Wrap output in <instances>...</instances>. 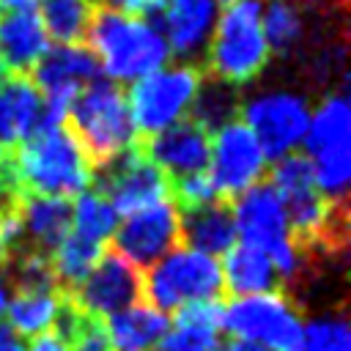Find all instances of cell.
I'll return each mask as SVG.
<instances>
[{"mask_svg":"<svg viewBox=\"0 0 351 351\" xmlns=\"http://www.w3.org/2000/svg\"><path fill=\"white\" fill-rule=\"evenodd\" d=\"M178 230H181V247L217 258L228 252L236 241L233 206L225 200H214L200 208L178 211Z\"/></svg>","mask_w":351,"mask_h":351,"instance_id":"20","label":"cell"},{"mask_svg":"<svg viewBox=\"0 0 351 351\" xmlns=\"http://www.w3.org/2000/svg\"><path fill=\"white\" fill-rule=\"evenodd\" d=\"M11 302V288H8V280L0 274V318L5 315V307Z\"/></svg>","mask_w":351,"mask_h":351,"instance_id":"37","label":"cell"},{"mask_svg":"<svg viewBox=\"0 0 351 351\" xmlns=\"http://www.w3.org/2000/svg\"><path fill=\"white\" fill-rule=\"evenodd\" d=\"M36 14L58 47L85 44V30L90 22L88 0H36Z\"/></svg>","mask_w":351,"mask_h":351,"instance_id":"25","label":"cell"},{"mask_svg":"<svg viewBox=\"0 0 351 351\" xmlns=\"http://www.w3.org/2000/svg\"><path fill=\"white\" fill-rule=\"evenodd\" d=\"M304 8H318V11H346V0H299Z\"/></svg>","mask_w":351,"mask_h":351,"instance_id":"36","label":"cell"},{"mask_svg":"<svg viewBox=\"0 0 351 351\" xmlns=\"http://www.w3.org/2000/svg\"><path fill=\"white\" fill-rule=\"evenodd\" d=\"M222 351H266V348L252 346V343H241V340H230L228 346H222Z\"/></svg>","mask_w":351,"mask_h":351,"instance_id":"38","label":"cell"},{"mask_svg":"<svg viewBox=\"0 0 351 351\" xmlns=\"http://www.w3.org/2000/svg\"><path fill=\"white\" fill-rule=\"evenodd\" d=\"M49 36L36 11L0 14V60L5 74L30 77L33 66L47 55Z\"/></svg>","mask_w":351,"mask_h":351,"instance_id":"18","label":"cell"},{"mask_svg":"<svg viewBox=\"0 0 351 351\" xmlns=\"http://www.w3.org/2000/svg\"><path fill=\"white\" fill-rule=\"evenodd\" d=\"M104 250H107V244L93 241V239H85V236H80V233L71 230V233L55 247V252L49 255L58 291H60V293H71V291L96 269V263L101 261Z\"/></svg>","mask_w":351,"mask_h":351,"instance_id":"24","label":"cell"},{"mask_svg":"<svg viewBox=\"0 0 351 351\" xmlns=\"http://www.w3.org/2000/svg\"><path fill=\"white\" fill-rule=\"evenodd\" d=\"M101 66L85 44L49 47L47 55L33 66L30 80L41 96L49 93H80L85 85L101 80Z\"/></svg>","mask_w":351,"mask_h":351,"instance_id":"14","label":"cell"},{"mask_svg":"<svg viewBox=\"0 0 351 351\" xmlns=\"http://www.w3.org/2000/svg\"><path fill=\"white\" fill-rule=\"evenodd\" d=\"M222 329L233 335V340L252 343L266 351H302L304 346V324L299 307L282 291L225 302Z\"/></svg>","mask_w":351,"mask_h":351,"instance_id":"6","label":"cell"},{"mask_svg":"<svg viewBox=\"0 0 351 351\" xmlns=\"http://www.w3.org/2000/svg\"><path fill=\"white\" fill-rule=\"evenodd\" d=\"M222 3H230V0H222Z\"/></svg>","mask_w":351,"mask_h":351,"instance_id":"40","label":"cell"},{"mask_svg":"<svg viewBox=\"0 0 351 351\" xmlns=\"http://www.w3.org/2000/svg\"><path fill=\"white\" fill-rule=\"evenodd\" d=\"M14 11H36V0H0V14Z\"/></svg>","mask_w":351,"mask_h":351,"instance_id":"35","label":"cell"},{"mask_svg":"<svg viewBox=\"0 0 351 351\" xmlns=\"http://www.w3.org/2000/svg\"><path fill=\"white\" fill-rule=\"evenodd\" d=\"M208 176L217 197L225 203H233L239 195L266 178V156L241 118L219 126L211 134Z\"/></svg>","mask_w":351,"mask_h":351,"instance_id":"10","label":"cell"},{"mask_svg":"<svg viewBox=\"0 0 351 351\" xmlns=\"http://www.w3.org/2000/svg\"><path fill=\"white\" fill-rule=\"evenodd\" d=\"M71 225L74 233L107 244V239H112L118 228V214L96 189H85L71 203Z\"/></svg>","mask_w":351,"mask_h":351,"instance_id":"28","label":"cell"},{"mask_svg":"<svg viewBox=\"0 0 351 351\" xmlns=\"http://www.w3.org/2000/svg\"><path fill=\"white\" fill-rule=\"evenodd\" d=\"M348 137H351V110H348L346 93L335 90V93L324 96L315 115H310V126L302 140L304 156L318 159V156L351 151Z\"/></svg>","mask_w":351,"mask_h":351,"instance_id":"21","label":"cell"},{"mask_svg":"<svg viewBox=\"0 0 351 351\" xmlns=\"http://www.w3.org/2000/svg\"><path fill=\"white\" fill-rule=\"evenodd\" d=\"M90 189H96L115 208V214L123 217L170 200V178L143 154L137 143L107 165L96 167Z\"/></svg>","mask_w":351,"mask_h":351,"instance_id":"8","label":"cell"},{"mask_svg":"<svg viewBox=\"0 0 351 351\" xmlns=\"http://www.w3.org/2000/svg\"><path fill=\"white\" fill-rule=\"evenodd\" d=\"M5 80V66H3V60H0V82Z\"/></svg>","mask_w":351,"mask_h":351,"instance_id":"39","label":"cell"},{"mask_svg":"<svg viewBox=\"0 0 351 351\" xmlns=\"http://www.w3.org/2000/svg\"><path fill=\"white\" fill-rule=\"evenodd\" d=\"M222 307L225 299L178 307L173 315V329L165 332V337L156 343V351H222Z\"/></svg>","mask_w":351,"mask_h":351,"instance_id":"17","label":"cell"},{"mask_svg":"<svg viewBox=\"0 0 351 351\" xmlns=\"http://www.w3.org/2000/svg\"><path fill=\"white\" fill-rule=\"evenodd\" d=\"M143 274L137 266H132L126 258H121L112 247L104 250L96 269L71 291L63 293L71 299V304L90 318L107 321L110 315L145 302L143 299Z\"/></svg>","mask_w":351,"mask_h":351,"instance_id":"11","label":"cell"},{"mask_svg":"<svg viewBox=\"0 0 351 351\" xmlns=\"http://www.w3.org/2000/svg\"><path fill=\"white\" fill-rule=\"evenodd\" d=\"M219 0H165L159 30L167 41V49L178 58H192L208 41V33L217 22Z\"/></svg>","mask_w":351,"mask_h":351,"instance_id":"15","label":"cell"},{"mask_svg":"<svg viewBox=\"0 0 351 351\" xmlns=\"http://www.w3.org/2000/svg\"><path fill=\"white\" fill-rule=\"evenodd\" d=\"M63 123L85 151L93 170L137 143V132L129 118L123 88L107 77L85 85L77 93Z\"/></svg>","mask_w":351,"mask_h":351,"instance_id":"4","label":"cell"},{"mask_svg":"<svg viewBox=\"0 0 351 351\" xmlns=\"http://www.w3.org/2000/svg\"><path fill=\"white\" fill-rule=\"evenodd\" d=\"M261 27L269 52H274L277 58L291 55L302 41V14L291 0H269Z\"/></svg>","mask_w":351,"mask_h":351,"instance_id":"29","label":"cell"},{"mask_svg":"<svg viewBox=\"0 0 351 351\" xmlns=\"http://www.w3.org/2000/svg\"><path fill=\"white\" fill-rule=\"evenodd\" d=\"M176 247H181V230L178 208L170 200L129 214L112 233V250L140 271L159 263Z\"/></svg>","mask_w":351,"mask_h":351,"instance_id":"12","label":"cell"},{"mask_svg":"<svg viewBox=\"0 0 351 351\" xmlns=\"http://www.w3.org/2000/svg\"><path fill=\"white\" fill-rule=\"evenodd\" d=\"M107 337L112 343V348L118 351H143V348H154L165 332H167V318L165 313H159L151 304H132L115 315H110L104 321Z\"/></svg>","mask_w":351,"mask_h":351,"instance_id":"23","label":"cell"},{"mask_svg":"<svg viewBox=\"0 0 351 351\" xmlns=\"http://www.w3.org/2000/svg\"><path fill=\"white\" fill-rule=\"evenodd\" d=\"M66 351H115V348H112V343L107 337L104 321L82 315L74 337L66 343Z\"/></svg>","mask_w":351,"mask_h":351,"instance_id":"31","label":"cell"},{"mask_svg":"<svg viewBox=\"0 0 351 351\" xmlns=\"http://www.w3.org/2000/svg\"><path fill=\"white\" fill-rule=\"evenodd\" d=\"M85 47L96 55L101 74H107L112 82H134L162 69L170 55L156 25L104 5H90Z\"/></svg>","mask_w":351,"mask_h":351,"instance_id":"2","label":"cell"},{"mask_svg":"<svg viewBox=\"0 0 351 351\" xmlns=\"http://www.w3.org/2000/svg\"><path fill=\"white\" fill-rule=\"evenodd\" d=\"M90 5H104V8H112V11H121L126 16H140V19H154L159 22L162 16V8H165V0H88ZM159 27V25H156Z\"/></svg>","mask_w":351,"mask_h":351,"instance_id":"32","label":"cell"},{"mask_svg":"<svg viewBox=\"0 0 351 351\" xmlns=\"http://www.w3.org/2000/svg\"><path fill=\"white\" fill-rule=\"evenodd\" d=\"M203 85V69L195 63L162 66L140 80H134L123 96L129 107V118L134 123L137 140L151 137L170 123L186 118L197 90Z\"/></svg>","mask_w":351,"mask_h":351,"instance_id":"5","label":"cell"},{"mask_svg":"<svg viewBox=\"0 0 351 351\" xmlns=\"http://www.w3.org/2000/svg\"><path fill=\"white\" fill-rule=\"evenodd\" d=\"M44 99L30 77L5 74L0 82V145L14 151L41 126Z\"/></svg>","mask_w":351,"mask_h":351,"instance_id":"16","label":"cell"},{"mask_svg":"<svg viewBox=\"0 0 351 351\" xmlns=\"http://www.w3.org/2000/svg\"><path fill=\"white\" fill-rule=\"evenodd\" d=\"M225 296L228 293L217 258H208L186 247H176L143 274V299L159 313L165 310L176 313L184 304L211 302Z\"/></svg>","mask_w":351,"mask_h":351,"instance_id":"7","label":"cell"},{"mask_svg":"<svg viewBox=\"0 0 351 351\" xmlns=\"http://www.w3.org/2000/svg\"><path fill=\"white\" fill-rule=\"evenodd\" d=\"M137 145L156 167L165 170L170 181L208 170L211 134L200 123H195L189 115L151 137H140Z\"/></svg>","mask_w":351,"mask_h":351,"instance_id":"13","label":"cell"},{"mask_svg":"<svg viewBox=\"0 0 351 351\" xmlns=\"http://www.w3.org/2000/svg\"><path fill=\"white\" fill-rule=\"evenodd\" d=\"M239 118L255 134L263 156L277 162L304 140L310 126V104L299 93L271 90L241 101Z\"/></svg>","mask_w":351,"mask_h":351,"instance_id":"9","label":"cell"},{"mask_svg":"<svg viewBox=\"0 0 351 351\" xmlns=\"http://www.w3.org/2000/svg\"><path fill=\"white\" fill-rule=\"evenodd\" d=\"M0 351H25L22 340H19L5 324H0Z\"/></svg>","mask_w":351,"mask_h":351,"instance_id":"34","label":"cell"},{"mask_svg":"<svg viewBox=\"0 0 351 351\" xmlns=\"http://www.w3.org/2000/svg\"><path fill=\"white\" fill-rule=\"evenodd\" d=\"M27 351H66V343L55 329H47V332H41V335H36L30 340Z\"/></svg>","mask_w":351,"mask_h":351,"instance_id":"33","label":"cell"},{"mask_svg":"<svg viewBox=\"0 0 351 351\" xmlns=\"http://www.w3.org/2000/svg\"><path fill=\"white\" fill-rule=\"evenodd\" d=\"M261 14V0L222 3V14L214 22V36L206 49V77L241 88L266 69L271 52L263 38Z\"/></svg>","mask_w":351,"mask_h":351,"instance_id":"3","label":"cell"},{"mask_svg":"<svg viewBox=\"0 0 351 351\" xmlns=\"http://www.w3.org/2000/svg\"><path fill=\"white\" fill-rule=\"evenodd\" d=\"M27 250L52 255L55 247L71 233V200L69 197H44V195H19L16 200Z\"/></svg>","mask_w":351,"mask_h":351,"instance_id":"19","label":"cell"},{"mask_svg":"<svg viewBox=\"0 0 351 351\" xmlns=\"http://www.w3.org/2000/svg\"><path fill=\"white\" fill-rule=\"evenodd\" d=\"M60 307V291L52 293H14V299L5 307L8 329L16 337H36L47 329H52L55 315Z\"/></svg>","mask_w":351,"mask_h":351,"instance_id":"27","label":"cell"},{"mask_svg":"<svg viewBox=\"0 0 351 351\" xmlns=\"http://www.w3.org/2000/svg\"><path fill=\"white\" fill-rule=\"evenodd\" d=\"M222 282H225V293L233 296H255V293H269V291H280L277 288V271L274 263L269 261L266 252L247 247V244H233L225 252L222 261Z\"/></svg>","mask_w":351,"mask_h":351,"instance_id":"22","label":"cell"},{"mask_svg":"<svg viewBox=\"0 0 351 351\" xmlns=\"http://www.w3.org/2000/svg\"><path fill=\"white\" fill-rule=\"evenodd\" d=\"M302 351H351L346 310L340 307L335 315L313 318L304 326V346H302Z\"/></svg>","mask_w":351,"mask_h":351,"instance_id":"30","label":"cell"},{"mask_svg":"<svg viewBox=\"0 0 351 351\" xmlns=\"http://www.w3.org/2000/svg\"><path fill=\"white\" fill-rule=\"evenodd\" d=\"M8 154L19 195L71 200L93 184V167L66 123L38 129Z\"/></svg>","mask_w":351,"mask_h":351,"instance_id":"1","label":"cell"},{"mask_svg":"<svg viewBox=\"0 0 351 351\" xmlns=\"http://www.w3.org/2000/svg\"><path fill=\"white\" fill-rule=\"evenodd\" d=\"M239 110H241V99H239L236 88H230L225 82H217V80L203 74V85H200V90L192 101V110L186 115L195 123H200L208 134H214L219 126L236 121Z\"/></svg>","mask_w":351,"mask_h":351,"instance_id":"26","label":"cell"}]
</instances>
